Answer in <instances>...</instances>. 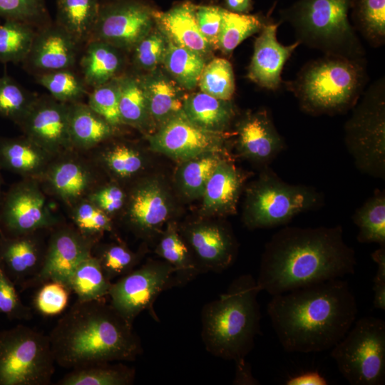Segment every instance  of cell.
Masks as SVG:
<instances>
[{
    "mask_svg": "<svg viewBox=\"0 0 385 385\" xmlns=\"http://www.w3.org/2000/svg\"><path fill=\"white\" fill-rule=\"evenodd\" d=\"M58 219L47 206L35 179L13 185L0 200V235L13 237L56 227Z\"/></svg>",
    "mask_w": 385,
    "mask_h": 385,
    "instance_id": "cell-12",
    "label": "cell"
},
{
    "mask_svg": "<svg viewBox=\"0 0 385 385\" xmlns=\"http://www.w3.org/2000/svg\"><path fill=\"white\" fill-rule=\"evenodd\" d=\"M231 100L216 98L202 91L186 96L183 112L197 127L215 133H226L235 115Z\"/></svg>",
    "mask_w": 385,
    "mask_h": 385,
    "instance_id": "cell-28",
    "label": "cell"
},
{
    "mask_svg": "<svg viewBox=\"0 0 385 385\" xmlns=\"http://www.w3.org/2000/svg\"><path fill=\"white\" fill-rule=\"evenodd\" d=\"M361 243H377L385 246V193L375 190L374 194L352 215Z\"/></svg>",
    "mask_w": 385,
    "mask_h": 385,
    "instance_id": "cell-36",
    "label": "cell"
},
{
    "mask_svg": "<svg viewBox=\"0 0 385 385\" xmlns=\"http://www.w3.org/2000/svg\"><path fill=\"white\" fill-rule=\"evenodd\" d=\"M87 96L88 106L113 128L123 125L119 112L117 78L91 88Z\"/></svg>",
    "mask_w": 385,
    "mask_h": 385,
    "instance_id": "cell-47",
    "label": "cell"
},
{
    "mask_svg": "<svg viewBox=\"0 0 385 385\" xmlns=\"http://www.w3.org/2000/svg\"><path fill=\"white\" fill-rule=\"evenodd\" d=\"M245 180V175L233 163L222 158L207 183L204 210L219 215L234 214Z\"/></svg>",
    "mask_w": 385,
    "mask_h": 385,
    "instance_id": "cell-25",
    "label": "cell"
},
{
    "mask_svg": "<svg viewBox=\"0 0 385 385\" xmlns=\"http://www.w3.org/2000/svg\"><path fill=\"white\" fill-rule=\"evenodd\" d=\"M155 9L140 0L101 2L98 17L90 40L130 51L152 29Z\"/></svg>",
    "mask_w": 385,
    "mask_h": 385,
    "instance_id": "cell-13",
    "label": "cell"
},
{
    "mask_svg": "<svg viewBox=\"0 0 385 385\" xmlns=\"http://www.w3.org/2000/svg\"><path fill=\"white\" fill-rule=\"evenodd\" d=\"M200 91L216 98L231 100L235 89L233 68L225 58L216 57L205 64L198 83Z\"/></svg>",
    "mask_w": 385,
    "mask_h": 385,
    "instance_id": "cell-43",
    "label": "cell"
},
{
    "mask_svg": "<svg viewBox=\"0 0 385 385\" xmlns=\"http://www.w3.org/2000/svg\"><path fill=\"white\" fill-rule=\"evenodd\" d=\"M36 97L10 76L0 77V116L18 124Z\"/></svg>",
    "mask_w": 385,
    "mask_h": 385,
    "instance_id": "cell-45",
    "label": "cell"
},
{
    "mask_svg": "<svg viewBox=\"0 0 385 385\" xmlns=\"http://www.w3.org/2000/svg\"><path fill=\"white\" fill-rule=\"evenodd\" d=\"M119 112L123 124L142 128L149 117L140 77L121 74L117 77Z\"/></svg>",
    "mask_w": 385,
    "mask_h": 385,
    "instance_id": "cell-39",
    "label": "cell"
},
{
    "mask_svg": "<svg viewBox=\"0 0 385 385\" xmlns=\"http://www.w3.org/2000/svg\"><path fill=\"white\" fill-rule=\"evenodd\" d=\"M168 46V38L158 28L152 29L132 49L135 66L153 71L163 63Z\"/></svg>",
    "mask_w": 385,
    "mask_h": 385,
    "instance_id": "cell-49",
    "label": "cell"
},
{
    "mask_svg": "<svg viewBox=\"0 0 385 385\" xmlns=\"http://www.w3.org/2000/svg\"><path fill=\"white\" fill-rule=\"evenodd\" d=\"M356 265L342 226L285 227L266 244L256 280L273 296L353 274Z\"/></svg>",
    "mask_w": 385,
    "mask_h": 385,
    "instance_id": "cell-1",
    "label": "cell"
},
{
    "mask_svg": "<svg viewBox=\"0 0 385 385\" xmlns=\"http://www.w3.org/2000/svg\"><path fill=\"white\" fill-rule=\"evenodd\" d=\"M178 287L175 270L167 262L148 260L115 279L108 298L113 307L130 324L143 312L159 322L154 304L160 294Z\"/></svg>",
    "mask_w": 385,
    "mask_h": 385,
    "instance_id": "cell-11",
    "label": "cell"
},
{
    "mask_svg": "<svg viewBox=\"0 0 385 385\" xmlns=\"http://www.w3.org/2000/svg\"><path fill=\"white\" fill-rule=\"evenodd\" d=\"M0 314L10 320H30L32 309L26 305L19 295L17 287L0 268Z\"/></svg>",
    "mask_w": 385,
    "mask_h": 385,
    "instance_id": "cell-52",
    "label": "cell"
},
{
    "mask_svg": "<svg viewBox=\"0 0 385 385\" xmlns=\"http://www.w3.org/2000/svg\"><path fill=\"white\" fill-rule=\"evenodd\" d=\"M237 148L247 159L265 167L286 147L268 111L246 113L236 125Z\"/></svg>",
    "mask_w": 385,
    "mask_h": 385,
    "instance_id": "cell-21",
    "label": "cell"
},
{
    "mask_svg": "<svg viewBox=\"0 0 385 385\" xmlns=\"http://www.w3.org/2000/svg\"><path fill=\"white\" fill-rule=\"evenodd\" d=\"M111 284L98 260L91 254L72 269L65 285L76 294L78 300L87 301L107 298Z\"/></svg>",
    "mask_w": 385,
    "mask_h": 385,
    "instance_id": "cell-34",
    "label": "cell"
},
{
    "mask_svg": "<svg viewBox=\"0 0 385 385\" xmlns=\"http://www.w3.org/2000/svg\"><path fill=\"white\" fill-rule=\"evenodd\" d=\"M0 16L38 29L51 22L46 0H0Z\"/></svg>",
    "mask_w": 385,
    "mask_h": 385,
    "instance_id": "cell-48",
    "label": "cell"
},
{
    "mask_svg": "<svg viewBox=\"0 0 385 385\" xmlns=\"http://www.w3.org/2000/svg\"><path fill=\"white\" fill-rule=\"evenodd\" d=\"M82 46L55 21L37 29L31 48L22 62L34 75L73 68Z\"/></svg>",
    "mask_w": 385,
    "mask_h": 385,
    "instance_id": "cell-18",
    "label": "cell"
},
{
    "mask_svg": "<svg viewBox=\"0 0 385 385\" xmlns=\"http://www.w3.org/2000/svg\"><path fill=\"white\" fill-rule=\"evenodd\" d=\"M55 364L48 335L24 324L0 331V385H49Z\"/></svg>",
    "mask_w": 385,
    "mask_h": 385,
    "instance_id": "cell-9",
    "label": "cell"
},
{
    "mask_svg": "<svg viewBox=\"0 0 385 385\" xmlns=\"http://www.w3.org/2000/svg\"><path fill=\"white\" fill-rule=\"evenodd\" d=\"M72 220L80 233L95 242L102 234L113 229L110 216L88 199L76 203Z\"/></svg>",
    "mask_w": 385,
    "mask_h": 385,
    "instance_id": "cell-46",
    "label": "cell"
},
{
    "mask_svg": "<svg viewBox=\"0 0 385 385\" xmlns=\"http://www.w3.org/2000/svg\"><path fill=\"white\" fill-rule=\"evenodd\" d=\"M135 369L122 361L89 364L71 369L56 385H131Z\"/></svg>",
    "mask_w": 385,
    "mask_h": 385,
    "instance_id": "cell-33",
    "label": "cell"
},
{
    "mask_svg": "<svg viewBox=\"0 0 385 385\" xmlns=\"http://www.w3.org/2000/svg\"><path fill=\"white\" fill-rule=\"evenodd\" d=\"M225 134L197 127L182 111L160 125L150 143L153 150L185 161L207 153H222Z\"/></svg>",
    "mask_w": 385,
    "mask_h": 385,
    "instance_id": "cell-14",
    "label": "cell"
},
{
    "mask_svg": "<svg viewBox=\"0 0 385 385\" xmlns=\"http://www.w3.org/2000/svg\"><path fill=\"white\" fill-rule=\"evenodd\" d=\"M250 274L235 278L226 292L206 303L201 311V339L206 351L235 366L244 364L260 334L261 292Z\"/></svg>",
    "mask_w": 385,
    "mask_h": 385,
    "instance_id": "cell-4",
    "label": "cell"
},
{
    "mask_svg": "<svg viewBox=\"0 0 385 385\" xmlns=\"http://www.w3.org/2000/svg\"><path fill=\"white\" fill-rule=\"evenodd\" d=\"M53 158L25 135L0 138V168L24 178H41Z\"/></svg>",
    "mask_w": 385,
    "mask_h": 385,
    "instance_id": "cell-26",
    "label": "cell"
},
{
    "mask_svg": "<svg viewBox=\"0 0 385 385\" xmlns=\"http://www.w3.org/2000/svg\"><path fill=\"white\" fill-rule=\"evenodd\" d=\"M150 118L160 125L183 111L185 96L178 84L162 73L140 77Z\"/></svg>",
    "mask_w": 385,
    "mask_h": 385,
    "instance_id": "cell-29",
    "label": "cell"
},
{
    "mask_svg": "<svg viewBox=\"0 0 385 385\" xmlns=\"http://www.w3.org/2000/svg\"><path fill=\"white\" fill-rule=\"evenodd\" d=\"M41 178L55 195L68 204L81 200L93 183L88 166L71 158L53 160Z\"/></svg>",
    "mask_w": 385,
    "mask_h": 385,
    "instance_id": "cell-24",
    "label": "cell"
},
{
    "mask_svg": "<svg viewBox=\"0 0 385 385\" xmlns=\"http://www.w3.org/2000/svg\"><path fill=\"white\" fill-rule=\"evenodd\" d=\"M160 234L155 253L174 267L178 287L186 285L202 274L190 250L175 225L170 224Z\"/></svg>",
    "mask_w": 385,
    "mask_h": 385,
    "instance_id": "cell-32",
    "label": "cell"
},
{
    "mask_svg": "<svg viewBox=\"0 0 385 385\" xmlns=\"http://www.w3.org/2000/svg\"><path fill=\"white\" fill-rule=\"evenodd\" d=\"M167 195L157 182L138 185L131 194L127 211L130 227L140 237L149 239L160 233L162 225L170 217Z\"/></svg>",
    "mask_w": 385,
    "mask_h": 385,
    "instance_id": "cell-22",
    "label": "cell"
},
{
    "mask_svg": "<svg viewBox=\"0 0 385 385\" xmlns=\"http://www.w3.org/2000/svg\"><path fill=\"white\" fill-rule=\"evenodd\" d=\"M225 9L238 14H249L252 9V0H225Z\"/></svg>",
    "mask_w": 385,
    "mask_h": 385,
    "instance_id": "cell-58",
    "label": "cell"
},
{
    "mask_svg": "<svg viewBox=\"0 0 385 385\" xmlns=\"http://www.w3.org/2000/svg\"><path fill=\"white\" fill-rule=\"evenodd\" d=\"M48 337L56 364L69 369L98 362L132 361L143 352L133 324L106 298L77 299Z\"/></svg>",
    "mask_w": 385,
    "mask_h": 385,
    "instance_id": "cell-3",
    "label": "cell"
},
{
    "mask_svg": "<svg viewBox=\"0 0 385 385\" xmlns=\"http://www.w3.org/2000/svg\"><path fill=\"white\" fill-rule=\"evenodd\" d=\"M1 185H2V179H1V174H0V200L1 198V196H2V194H1Z\"/></svg>",
    "mask_w": 385,
    "mask_h": 385,
    "instance_id": "cell-59",
    "label": "cell"
},
{
    "mask_svg": "<svg viewBox=\"0 0 385 385\" xmlns=\"http://www.w3.org/2000/svg\"><path fill=\"white\" fill-rule=\"evenodd\" d=\"M344 125V143L356 168L385 178V80L370 85L351 109Z\"/></svg>",
    "mask_w": 385,
    "mask_h": 385,
    "instance_id": "cell-8",
    "label": "cell"
},
{
    "mask_svg": "<svg viewBox=\"0 0 385 385\" xmlns=\"http://www.w3.org/2000/svg\"><path fill=\"white\" fill-rule=\"evenodd\" d=\"M78 64L80 74L89 89L121 75L122 50L102 41L91 39L82 47Z\"/></svg>",
    "mask_w": 385,
    "mask_h": 385,
    "instance_id": "cell-27",
    "label": "cell"
},
{
    "mask_svg": "<svg viewBox=\"0 0 385 385\" xmlns=\"http://www.w3.org/2000/svg\"><path fill=\"white\" fill-rule=\"evenodd\" d=\"M342 375L352 385L385 382V322L364 317L354 322L345 336L331 349Z\"/></svg>",
    "mask_w": 385,
    "mask_h": 385,
    "instance_id": "cell-10",
    "label": "cell"
},
{
    "mask_svg": "<svg viewBox=\"0 0 385 385\" xmlns=\"http://www.w3.org/2000/svg\"><path fill=\"white\" fill-rule=\"evenodd\" d=\"M272 327L287 352L331 349L356 318V298L342 278L273 295L267 306Z\"/></svg>",
    "mask_w": 385,
    "mask_h": 385,
    "instance_id": "cell-2",
    "label": "cell"
},
{
    "mask_svg": "<svg viewBox=\"0 0 385 385\" xmlns=\"http://www.w3.org/2000/svg\"><path fill=\"white\" fill-rule=\"evenodd\" d=\"M377 265V270L374 277V301L375 309H385V246L379 247L371 255Z\"/></svg>",
    "mask_w": 385,
    "mask_h": 385,
    "instance_id": "cell-55",
    "label": "cell"
},
{
    "mask_svg": "<svg viewBox=\"0 0 385 385\" xmlns=\"http://www.w3.org/2000/svg\"><path fill=\"white\" fill-rule=\"evenodd\" d=\"M38 288L34 298V305L38 312L44 316H54L66 309L71 291L65 284L49 281Z\"/></svg>",
    "mask_w": 385,
    "mask_h": 385,
    "instance_id": "cell-51",
    "label": "cell"
},
{
    "mask_svg": "<svg viewBox=\"0 0 385 385\" xmlns=\"http://www.w3.org/2000/svg\"><path fill=\"white\" fill-rule=\"evenodd\" d=\"M154 18L158 29L172 42L192 51L203 58L208 55L212 49L199 29L195 5L185 2L166 11L155 10Z\"/></svg>",
    "mask_w": 385,
    "mask_h": 385,
    "instance_id": "cell-23",
    "label": "cell"
},
{
    "mask_svg": "<svg viewBox=\"0 0 385 385\" xmlns=\"http://www.w3.org/2000/svg\"><path fill=\"white\" fill-rule=\"evenodd\" d=\"M367 81L366 59L324 55L307 62L295 78L285 84L304 113L333 115L354 108Z\"/></svg>",
    "mask_w": 385,
    "mask_h": 385,
    "instance_id": "cell-5",
    "label": "cell"
},
{
    "mask_svg": "<svg viewBox=\"0 0 385 385\" xmlns=\"http://www.w3.org/2000/svg\"><path fill=\"white\" fill-rule=\"evenodd\" d=\"M17 125L26 137L54 158L73 148L68 132V104L51 96H37Z\"/></svg>",
    "mask_w": 385,
    "mask_h": 385,
    "instance_id": "cell-15",
    "label": "cell"
},
{
    "mask_svg": "<svg viewBox=\"0 0 385 385\" xmlns=\"http://www.w3.org/2000/svg\"><path fill=\"white\" fill-rule=\"evenodd\" d=\"M35 78L37 83L45 88L51 96L67 104L82 101L90 91L74 68L37 74Z\"/></svg>",
    "mask_w": 385,
    "mask_h": 385,
    "instance_id": "cell-40",
    "label": "cell"
},
{
    "mask_svg": "<svg viewBox=\"0 0 385 385\" xmlns=\"http://www.w3.org/2000/svg\"><path fill=\"white\" fill-rule=\"evenodd\" d=\"M101 1V0H100ZM113 1V0H107L106 1Z\"/></svg>",
    "mask_w": 385,
    "mask_h": 385,
    "instance_id": "cell-60",
    "label": "cell"
},
{
    "mask_svg": "<svg viewBox=\"0 0 385 385\" xmlns=\"http://www.w3.org/2000/svg\"><path fill=\"white\" fill-rule=\"evenodd\" d=\"M96 243L76 228L56 227L47 241L41 269L30 283L29 289L49 281L65 284L72 269L80 260L92 254Z\"/></svg>",
    "mask_w": 385,
    "mask_h": 385,
    "instance_id": "cell-17",
    "label": "cell"
},
{
    "mask_svg": "<svg viewBox=\"0 0 385 385\" xmlns=\"http://www.w3.org/2000/svg\"><path fill=\"white\" fill-rule=\"evenodd\" d=\"M42 231L13 237L0 235V268L21 292L29 289L43 265L47 243L39 235Z\"/></svg>",
    "mask_w": 385,
    "mask_h": 385,
    "instance_id": "cell-19",
    "label": "cell"
},
{
    "mask_svg": "<svg viewBox=\"0 0 385 385\" xmlns=\"http://www.w3.org/2000/svg\"><path fill=\"white\" fill-rule=\"evenodd\" d=\"M351 0H298L280 11L296 41L309 48L350 59H365L366 51L350 21Z\"/></svg>",
    "mask_w": 385,
    "mask_h": 385,
    "instance_id": "cell-6",
    "label": "cell"
},
{
    "mask_svg": "<svg viewBox=\"0 0 385 385\" xmlns=\"http://www.w3.org/2000/svg\"><path fill=\"white\" fill-rule=\"evenodd\" d=\"M88 199L106 214L111 215L119 210L125 201V193L118 186H105L88 195Z\"/></svg>",
    "mask_w": 385,
    "mask_h": 385,
    "instance_id": "cell-54",
    "label": "cell"
},
{
    "mask_svg": "<svg viewBox=\"0 0 385 385\" xmlns=\"http://www.w3.org/2000/svg\"><path fill=\"white\" fill-rule=\"evenodd\" d=\"M281 21H268L260 31L254 43V51L248 67L247 78L259 86L277 91L282 84L283 67L294 51L300 45L298 41L285 46L277 38Z\"/></svg>",
    "mask_w": 385,
    "mask_h": 385,
    "instance_id": "cell-20",
    "label": "cell"
},
{
    "mask_svg": "<svg viewBox=\"0 0 385 385\" xmlns=\"http://www.w3.org/2000/svg\"><path fill=\"white\" fill-rule=\"evenodd\" d=\"M113 128L83 101L68 104V132L73 148L89 150L110 138Z\"/></svg>",
    "mask_w": 385,
    "mask_h": 385,
    "instance_id": "cell-30",
    "label": "cell"
},
{
    "mask_svg": "<svg viewBox=\"0 0 385 385\" xmlns=\"http://www.w3.org/2000/svg\"><path fill=\"white\" fill-rule=\"evenodd\" d=\"M222 158L219 153H207L185 160L179 174L183 192L192 198L202 197L207 183Z\"/></svg>",
    "mask_w": 385,
    "mask_h": 385,
    "instance_id": "cell-42",
    "label": "cell"
},
{
    "mask_svg": "<svg viewBox=\"0 0 385 385\" xmlns=\"http://www.w3.org/2000/svg\"><path fill=\"white\" fill-rule=\"evenodd\" d=\"M93 255L98 260L107 279L112 282L134 270L142 257L121 243L103 245Z\"/></svg>",
    "mask_w": 385,
    "mask_h": 385,
    "instance_id": "cell-44",
    "label": "cell"
},
{
    "mask_svg": "<svg viewBox=\"0 0 385 385\" xmlns=\"http://www.w3.org/2000/svg\"><path fill=\"white\" fill-rule=\"evenodd\" d=\"M270 21L269 17L262 15L234 13L224 8L217 48L225 54H230L244 40L260 32Z\"/></svg>",
    "mask_w": 385,
    "mask_h": 385,
    "instance_id": "cell-37",
    "label": "cell"
},
{
    "mask_svg": "<svg viewBox=\"0 0 385 385\" xmlns=\"http://www.w3.org/2000/svg\"><path fill=\"white\" fill-rule=\"evenodd\" d=\"M350 21L374 48L385 43V0H351Z\"/></svg>",
    "mask_w": 385,
    "mask_h": 385,
    "instance_id": "cell-35",
    "label": "cell"
},
{
    "mask_svg": "<svg viewBox=\"0 0 385 385\" xmlns=\"http://www.w3.org/2000/svg\"><path fill=\"white\" fill-rule=\"evenodd\" d=\"M223 9L214 5L195 6L199 29L212 48H217Z\"/></svg>",
    "mask_w": 385,
    "mask_h": 385,
    "instance_id": "cell-53",
    "label": "cell"
},
{
    "mask_svg": "<svg viewBox=\"0 0 385 385\" xmlns=\"http://www.w3.org/2000/svg\"><path fill=\"white\" fill-rule=\"evenodd\" d=\"M287 385H327L328 381L317 371H307L289 378Z\"/></svg>",
    "mask_w": 385,
    "mask_h": 385,
    "instance_id": "cell-56",
    "label": "cell"
},
{
    "mask_svg": "<svg viewBox=\"0 0 385 385\" xmlns=\"http://www.w3.org/2000/svg\"><path fill=\"white\" fill-rule=\"evenodd\" d=\"M235 366L236 371L233 380L234 384H259L257 380L253 377L250 365L247 361Z\"/></svg>",
    "mask_w": 385,
    "mask_h": 385,
    "instance_id": "cell-57",
    "label": "cell"
},
{
    "mask_svg": "<svg viewBox=\"0 0 385 385\" xmlns=\"http://www.w3.org/2000/svg\"><path fill=\"white\" fill-rule=\"evenodd\" d=\"M103 160L111 172L120 178L134 175L143 165V158L140 153L125 144L112 146L105 152Z\"/></svg>",
    "mask_w": 385,
    "mask_h": 385,
    "instance_id": "cell-50",
    "label": "cell"
},
{
    "mask_svg": "<svg viewBox=\"0 0 385 385\" xmlns=\"http://www.w3.org/2000/svg\"><path fill=\"white\" fill-rule=\"evenodd\" d=\"M246 192L243 222L249 229L287 225L298 214L323 203L322 194L314 188L289 184L268 166Z\"/></svg>",
    "mask_w": 385,
    "mask_h": 385,
    "instance_id": "cell-7",
    "label": "cell"
},
{
    "mask_svg": "<svg viewBox=\"0 0 385 385\" xmlns=\"http://www.w3.org/2000/svg\"><path fill=\"white\" fill-rule=\"evenodd\" d=\"M190 250L202 274L221 273L234 263L237 242L225 224L198 222L185 225L179 232Z\"/></svg>",
    "mask_w": 385,
    "mask_h": 385,
    "instance_id": "cell-16",
    "label": "cell"
},
{
    "mask_svg": "<svg viewBox=\"0 0 385 385\" xmlns=\"http://www.w3.org/2000/svg\"><path fill=\"white\" fill-rule=\"evenodd\" d=\"M56 19L81 46L88 42L96 24L100 0H56Z\"/></svg>",
    "mask_w": 385,
    "mask_h": 385,
    "instance_id": "cell-31",
    "label": "cell"
},
{
    "mask_svg": "<svg viewBox=\"0 0 385 385\" xmlns=\"http://www.w3.org/2000/svg\"><path fill=\"white\" fill-rule=\"evenodd\" d=\"M37 29L15 20L0 24V63H22L28 55Z\"/></svg>",
    "mask_w": 385,
    "mask_h": 385,
    "instance_id": "cell-41",
    "label": "cell"
},
{
    "mask_svg": "<svg viewBox=\"0 0 385 385\" xmlns=\"http://www.w3.org/2000/svg\"><path fill=\"white\" fill-rule=\"evenodd\" d=\"M163 63L173 80L179 86L188 90L197 85L205 65L202 56L169 39Z\"/></svg>",
    "mask_w": 385,
    "mask_h": 385,
    "instance_id": "cell-38",
    "label": "cell"
}]
</instances>
